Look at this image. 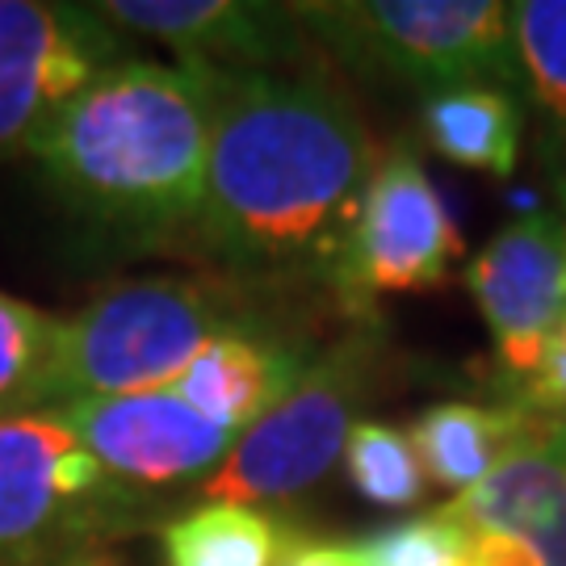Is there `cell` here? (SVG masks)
Here are the masks:
<instances>
[{
	"instance_id": "cell-11",
	"label": "cell",
	"mask_w": 566,
	"mask_h": 566,
	"mask_svg": "<svg viewBox=\"0 0 566 566\" xmlns=\"http://www.w3.org/2000/svg\"><path fill=\"white\" fill-rule=\"evenodd\" d=\"M102 18L118 30L172 46L181 63L227 72H306L311 34L290 4L252 0H102Z\"/></svg>"
},
{
	"instance_id": "cell-19",
	"label": "cell",
	"mask_w": 566,
	"mask_h": 566,
	"mask_svg": "<svg viewBox=\"0 0 566 566\" xmlns=\"http://www.w3.org/2000/svg\"><path fill=\"white\" fill-rule=\"evenodd\" d=\"M344 474L357 495L378 507H411L424 500L428 474L403 428L357 420L344 446Z\"/></svg>"
},
{
	"instance_id": "cell-10",
	"label": "cell",
	"mask_w": 566,
	"mask_h": 566,
	"mask_svg": "<svg viewBox=\"0 0 566 566\" xmlns=\"http://www.w3.org/2000/svg\"><path fill=\"white\" fill-rule=\"evenodd\" d=\"M55 411L122 486L147 500L202 491L240 441V432L210 424L172 390L72 399Z\"/></svg>"
},
{
	"instance_id": "cell-25",
	"label": "cell",
	"mask_w": 566,
	"mask_h": 566,
	"mask_svg": "<svg viewBox=\"0 0 566 566\" xmlns=\"http://www.w3.org/2000/svg\"><path fill=\"white\" fill-rule=\"evenodd\" d=\"M558 340H566V311H563V324H558V332H554Z\"/></svg>"
},
{
	"instance_id": "cell-2",
	"label": "cell",
	"mask_w": 566,
	"mask_h": 566,
	"mask_svg": "<svg viewBox=\"0 0 566 566\" xmlns=\"http://www.w3.org/2000/svg\"><path fill=\"white\" fill-rule=\"evenodd\" d=\"M210 122L198 63L130 55L63 105L30 160L88 223L139 243H177L202 210Z\"/></svg>"
},
{
	"instance_id": "cell-14",
	"label": "cell",
	"mask_w": 566,
	"mask_h": 566,
	"mask_svg": "<svg viewBox=\"0 0 566 566\" xmlns=\"http://www.w3.org/2000/svg\"><path fill=\"white\" fill-rule=\"evenodd\" d=\"M549 411L525 403H437L416 416L411 446L420 453L428 483L453 491V500L486 483L525 446Z\"/></svg>"
},
{
	"instance_id": "cell-4",
	"label": "cell",
	"mask_w": 566,
	"mask_h": 566,
	"mask_svg": "<svg viewBox=\"0 0 566 566\" xmlns=\"http://www.w3.org/2000/svg\"><path fill=\"white\" fill-rule=\"evenodd\" d=\"M160 507L122 486L60 411L0 420V566H63Z\"/></svg>"
},
{
	"instance_id": "cell-1",
	"label": "cell",
	"mask_w": 566,
	"mask_h": 566,
	"mask_svg": "<svg viewBox=\"0 0 566 566\" xmlns=\"http://www.w3.org/2000/svg\"><path fill=\"white\" fill-rule=\"evenodd\" d=\"M210 164L185 243L240 285H332L378 168L361 109L298 72L206 67Z\"/></svg>"
},
{
	"instance_id": "cell-23",
	"label": "cell",
	"mask_w": 566,
	"mask_h": 566,
	"mask_svg": "<svg viewBox=\"0 0 566 566\" xmlns=\"http://www.w3.org/2000/svg\"><path fill=\"white\" fill-rule=\"evenodd\" d=\"M282 566H365L357 554V542H306L298 537V546L290 549V558Z\"/></svg>"
},
{
	"instance_id": "cell-21",
	"label": "cell",
	"mask_w": 566,
	"mask_h": 566,
	"mask_svg": "<svg viewBox=\"0 0 566 566\" xmlns=\"http://www.w3.org/2000/svg\"><path fill=\"white\" fill-rule=\"evenodd\" d=\"M512 403L537 407V411H566V340L554 336V340L546 344L533 382H528L525 390H521V399H512Z\"/></svg>"
},
{
	"instance_id": "cell-15",
	"label": "cell",
	"mask_w": 566,
	"mask_h": 566,
	"mask_svg": "<svg viewBox=\"0 0 566 566\" xmlns=\"http://www.w3.org/2000/svg\"><path fill=\"white\" fill-rule=\"evenodd\" d=\"M424 139L437 156L486 172L512 177L525 139V105L516 88H449L424 97Z\"/></svg>"
},
{
	"instance_id": "cell-17",
	"label": "cell",
	"mask_w": 566,
	"mask_h": 566,
	"mask_svg": "<svg viewBox=\"0 0 566 566\" xmlns=\"http://www.w3.org/2000/svg\"><path fill=\"white\" fill-rule=\"evenodd\" d=\"M67 319L0 294V420L39 416L63 403Z\"/></svg>"
},
{
	"instance_id": "cell-7",
	"label": "cell",
	"mask_w": 566,
	"mask_h": 566,
	"mask_svg": "<svg viewBox=\"0 0 566 566\" xmlns=\"http://www.w3.org/2000/svg\"><path fill=\"white\" fill-rule=\"evenodd\" d=\"M130 60V39L97 4L0 0V160L30 147L63 105Z\"/></svg>"
},
{
	"instance_id": "cell-12",
	"label": "cell",
	"mask_w": 566,
	"mask_h": 566,
	"mask_svg": "<svg viewBox=\"0 0 566 566\" xmlns=\"http://www.w3.org/2000/svg\"><path fill=\"white\" fill-rule=\"evenodd\" d=\"M441 512L458 525L512 537L542 566H566V411H549L486 483Z\"/></svg>"
},
{
	"instance_id": "cell-16",
	"label": "cell",
	"mask_w": 566,
	"mask_h": 566,
	"mask_svg": "<svg viewBox=\"0 0 566 566\" xmlns=\"http://www.w3.org/2000/svg\"><path fill=\"white\" fill-rule=\"evenodd\" d=\"M298 533L264 507L202 500L181 516L164 521V566H282Z\"/></svg>"
},
{
	"instance_id": "cell-9",
	"label": "cell",
	"mask_w": 566,
	"mask_h": 566,
	"mask_svg": "<svg viewBox=\"0 0 566 566\" xmlns=\"http://www.w3.org/2000/svg\"><path fill=\"white\" fill-rule=\"evenodd\" d=\"M465 290L495 340L500 403L521 399L566 311V185L558 210H533L495 231L465 264Z\"/></svg>"
},
{
	"instance_id": "cell-8",
	"label": "cell",
	"mask_w": 566,
	"mask_h": 566,
	"mask_svg": "<svg viewBox=\"0 0 566 566\" xmlns=\"http://www.w3.org/2000/svg\"><path fill=\"white\" fill-rule=\"evenodd\" d=\"M462 256V235L449 219L446 198L428 177L411 139H395L378 156L365 189L353 248L344 256L336 294L353 315H374V298L411 294L446 282Z\"/></svg>"
},
{
	"instance_id": "cell-13",
	"label": "cell",
	"mask_w": 566,
	"mask_h": 566,
	"mask_svg": "<svg viewBox=\"0 0 566 566\" xmlns=\"http://www.w3.org/2000/svg\"><path fill=\"white\" fill-rule=\"evenodd\" d=\"M311 361L315 353L306 344L269 332V324L243 327L206 344L168 390L210 424L243 432L282 403Z\"/></svg>"
},
{
	"instance_id": "cell-18",
	"label": "cell",
	"mask_w": 566,
	"mask_h": 566,
	"mask_svg": "<svg viewBox=\"0 0 566 566\" xmlns=\"http://www.w3.org/2000/svg\"><path fill=\"white\" fill-rule=\"evenodd\" d=\"M512 34L521 84L549 126V139L566 143V0L512 4Z\"/></svg>"
},
{
	"instance_id": "cell-5",
	"label": "cell",
	"mask_w": 566,
	"mask_h": 566,
	"mask_svg": "<svg viewBox=\"0 0 566 566\" xmlns=\"http://www.w3.org/2000/svg\"><path fill=\"white\" fill-rule=\"evenodd\" d=\"M261 324L227 285L214 282L139 277L105 285L67 319L63 403L168 390L210 340Z\"/></svg>"
},
{
	"instance_id": "cell-3",
	"label": "cell",
	"mask_w": 566,
	"mask_h": 566,
	"mask_svg": "<svg viewBox=\"0 0 566 566\" xmlns=\"http://www.w3.org/2000/svg\"><path fill=\"white\" fill-rule=\"evenodd\" d=\"M290 13L348 67L428 97L521 84L512 4L500 0H298Z\"/></svg>"
},
{
	"instance_id": "cell-24",
	"label": "cell",
	"mask_w": 566,
	"mask_h": 566,
	"mask_svg": "<svg viewBox=\"0 0 566 566\" xmlns=\"http://www.w3.org/2000/svg\"><path fill=\"white\" fill-rule=\"evenodd\" d=\"M63 566H114V563H105L102 554L93 549V554H81V558H72V563H63Z\"/></svg>"
},
{
	"instance_id": "cell-6",
	"label": "cell",
	"mask_w": 566,
	"mask_h": 566,
	"mask_svg": "<svg viewBox=\"0 0 566 566\" xmlns=\"http://www.w3.org/2000/svg\"><path fill=\"white\" fill-rule=\"evenodd\" d=\"M386 332L365 315L306 365L298 386L264 420L243 428L202 500L219 504H277L319 486L344 458L348 432L365 420V399L378 390L386 365Z\"/></svg>"
},
{
	"instance_id": "cell-22",
	"label": "cell",
	"mask_w": 566,
	"mask_h": 566,
	"mask_svg": "<svg viewBox=\"0 0 566 566\" xmlns=\"http://www.w3.org/2000/svg\"><path fill=\"white\" fill-rule=\"evenodd\" d=\"M453 521V516H449ZM470 554H465V566H542L525 546H516L512 537H500V533H486V528H470Z\"/></svg>"
},
{
	"instance_id": "cell-20",
	"label": "cell",
	"mask_w": 566,
	"mask_h": 566,
	"mask_svg": "<svg viewBox=\"0 0 566 566\" xmlns=\"http://www.w3.org/2000/svg\"><path fill=\"white\" fill-rule=\"evenodd\" d=\"M357 554L365 566H465L470 533L437 507L428 516L395 521L361 537Z\"/></svg>"
}]
</instances>
